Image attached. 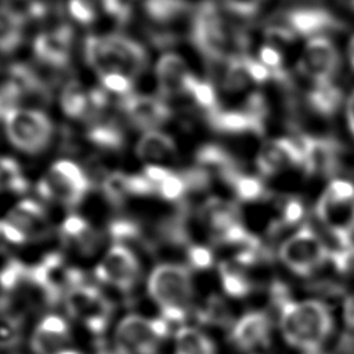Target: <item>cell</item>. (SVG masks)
<instances>
[{"instance_id":"obj_1","label":"cell","mask_w":354,"mask_h":354,"mask_svg":"<svg viewBox=\"0 0 354 354\" xmlns=\"http://www.w3.org/2000/svg\"><path fill=\"white\" fill-rule=\"evenodd\" d=\"M83 50L87 65L98 77L119 73L136 82L148 65L144 46L122 33L91 35L84 40Z\"/></svg>"},{"instance_id":"obj_2","label":"cell","mask_w":354,"mask_h":354,"mask_svg":"<svg viewBox=\"0 0 354 354\" xmlns=\"http://www.w3.org/2000/svg\"><path fill=\"white\" fill-rule=\"evenodd\" d=\"M332 329V311L322 300H295L281 311V336L288 346L296 350L311 353L321 348L329 339Z\"/></svg>"},{"instance_id":"obj_3","label":"cell","mask_w":354,"mask_h":354,"mask_svg":"<svg viewBox=\"0 0 354 354\" xmlns=\"http://www.w3.org/2000/svg\"><path fill=\"white\" fill-rule=\"evenodd\" d=\"M191 36L196 48L209 59L231 61L248 47V36L234 28L216 1H203L195 11Z\"/></svg>"},{"instance_id":"obj_4","label":"cell","mask_w":354,"mask_h":354,"mask_svg":"<svg viewBox=\"0 0 354 354\" xmlns=\"http://www.w3.org/2000/svg\"><path fill=\"white\" fill-rule=\"evenodd\" d=\"M147 290L165 319L181 321L191 308L194 283L189 270L183 264H158L148 275Z\"/></svg>"},{"instance_id":"obj_5","label":"cell","mask_w":354,"mask_h":354,"mask_svg":"<svg viewBox=\"0 0 354 354\" xmlns=\"http://www.w3.org/2000/svg\"><path fill=\"white\" fill-rule=\"evenodd\" d=\"M4 136L10 145L26 155L46 151L55 134L53 119L33 106H15L3 118Z\"/></svg>"},{"instance_id":"obj_6","label":"cell","mask_w":354,"mask_h":354,"mask_svg":"<svg viewBox=\"0 0 354 354\" xmlns=\"http://www.w3.org/2000/svg\"><path fill=\"white\" fill-rule=\"evenodd\" d=\"M36 191L47 202L72 207L79 205L88 194L90 178L77 162L58 159L40 176Z\"/></svg>"},{"instance_id":"obj_7","label":"cell","mask_w":354,"mask_h":354,"mask_svg":"<svg viewBox=\"0 0 354 354\" xmlns=\"http://www.w3.org/2000/svg\"><path fill=\"white\" fill-rule=\"evenodd\" d=\"M315 213L322 225L340 242L354 235V183L333 178L321 194Z\"/></svg>"},{"instance_id":"obj_8","label":"cell","mask_w":354,"mask_h":354,"mask_svg":"<svg viewBox=\"0 0 354 354\" xmlns=\"http://www.w3.org/2000/svg\"><path fill=\"white\" fill-rule=\"evenodd\" d=\"M166 332L163 319L127 314L115 326L113 348L116 354H156Z\"/></svg>"},{"instance_id":"obj_9","label":"cell","mask_w":354,"mask_h":354,"mask_svg":"<svg viewBox=\"0 0 354 354\" xmlns=\"http://www.w3.org/2000/svg\"><path fill=\"white\" fill-rule=\"evenodd\" d=\"M64 306L72 319L94 333L108 326L113 310L111 300L100 288L82 281L65 292Z\"/></svg>"},{"instance_id":"obj_10","label":"cell","mask_w":354,"mask_h":354,"mask_svg":"<svg viewBox=\"0 0 354 354\" xmlns=\"http://www.w3.org/2000/svg\"><path fill=\"white\" fill-rule=\"evenodd\" d=\"M281 263L296 275H310L329 259V248L324 239L308 227L290 234L279 246Z\"/></svg>"},{"instance_id":"obj_11","label":"cell","mask_w":354,"mask_h":354,"mask_svg":"<svg viewBox=\"0 0 354 354\" xmlns=\"http://www.w3.org/2000/svg\"><path fill=\"white\" fill-rule=\"evenodd\" d=\"M50 231V218L35 199L17 202L0 220V235L14 245H26L44 238Z\"/></svg>"},{"instance_id":"obj_12","label":"cell","mask_w":354,"mask_h":354,"mask_svg":"<svg viewBox=\"0 0 354 354\" xmlns=\"http://www.w3.org/2000/svg\"><path fill=\"white\" fill-rule=\"evenodd\" d=\"M97 278L120 292L131 290L140 281L141 264L134 252L123 243L109 246L95 267Z\"/></svg>"},{"instance_id":"obj_13","label":"cell","mask_w":354,"mask_h":354,"mask_svg":"<svg viewBox=\"0 0 354 354\" xmlns=\"http://www.w3.org/2000/svg\"><path fill=\"white\" fill-rule=\"evenodd\" d=\"M340 66V53L326 36L308 39L297 62L300 73L313 83L333 82Z\"/></svg>"},{"instance_id":"obj_14","label":"cell","mask_w":354,"mask_h":354,"mask_svg":"<svg viewBox=\"0 0 354 354\" xmlns=\"http://www.w3.org/2000/svg\"><path fill=\"white\" fill-rule=\"evenodd\" d=\"M155 79L160 97L169 100L189 97L199 77L195 76L188 62L180 54L167 51L156 61Z\"/></svg>"},{"instance_id":"obj_15","label":"cell","mask_w":354,"mask_h":354,"mask_svg":"<svg viewBox=\"0 0 354 354\" xmlns=\"http://www.w3.org/2000/svg\"><path fill=\"white\" fill-rule=\"evenodd\" d=\"M30 348L35 354H80L73 346L68 321L57 314H48L36 324Z\"/></svg>"},{"instance_id":"obj_16","label":"cell","mask_w":354,"mask_h":354,"mask_svg":"<svg viewBox=\"0 0 354 354\" xmlns=\"http://www.w3.org/2000/svg\"><path fill=\"white\" fill-rule=\"evenodd\" d=\"M122 109L129 122L142 133L162 129L171 116L167 101L152 94H130L123 98Z\"/></svg>"},{"instance_id":"obj_17","label":"cell","mask_w":354,"mask_h":354,"mask_svg":"<svg viewBox=\"0 0 354 354\" xmlns=\"http://www.w3.org/2000/svg\"><path fill=\"white\" fill-rule=\"evenodd\" d=\"M256 166L263 177H271L292 167L301 169L303 156L295 137H279L264 142L256 156Z\"/></svg>"},{"instance_id":"obj_18","label":"cell","mask_w":354,"mask_h":354,"mask_svg":"<svg viewBox=\"0 0 354 354\" xmlns=\"http://www.w3.org/2000/svg\"><path fill=\"white\" fill-rule=\"evenodd\" d=\"M106 104V93L98 88H90L80 82L68 83L59 95L62 112L75 120L95 118Z\"/></svg>"},{"instance_id":"obj_19","label":"cell","mask_w":354,"mask_h":354,"mask_svg":"<svg viewBox=\"0 0 354 354\" xmlns=\"http://www.w3.org/2000/svg\"><path fill=\"white\" fill-rule=\"evenodd\" d=\"M282 22L292 30V33L303 37L325 36L326 32L343 29L342 21L332 15L328 10L317 7H297L289 10Z\"/></svg>"},{"instance_id":"obj_20","label":"cell","mask_w":354,"mask_h":354,"mask_svg":"<svg viewBox=\"0 0 354 354\" xmlns=\"http://www.w3.org/2000/svg\"><path fill=\"white\" fill-rule=\"evenodd\" d=\"M72 30L66 25L40 32L33 40L35 57L51 68L65 66L72 55Z\"/></svg>"},{"instance_id":"obj_21","label":"cell","mask_w":354,"mask_h":354,"mask_svg":"<svg viewBox=\"0 0 354 354\" xmlns=\"http://www.w3.org/2000/svg\"><path fill=\"white\" fill-rule=\"evenodd\" d=\"M134 151L144 166L170 167L178 156L177 142L162 129L144 131L137 140Z\"/></svg>"},{"instance_id":"obj_22","label":"cell","mask_w":354,"mask_h":354,"mask_svg":"<svg viewBox=\"0 0 354 354\" xmlns=\"http://www.w3.org/2000/svg\"><path fill=\"white\" fill-rule=\"evenodd\" d=\"M209 122L217 131L225 134H257L261 136L266 129V120L246 109L245 106L239 109H223L209 115Z\"/></svg>"},{"instance_id":"obj_23","label":"cell","mask_w":354,"mask_h":354,"mask_svg":"<svg viewBox=\"0 0 354 354\" xmlns=\"http://www.w3.org/2000/svg\"><path fill=\"white\" fill-rule=\"evenodd\" d=\"M268 336V319L261 313L243 315L232 329L235 344L243 350H252L266 343Z\"/></svg>"},{"instance_id":"obj_24","label":"cell","mask_w":354,"mask_h":354,"mask_svg":"<svg viewBox=\"0 0 354 354\" xmlns=\"http://www.w3.org/2000/svg\"><path fill=\"white\" fill-rule=\"evenodd\" d=\"M344 101V94L333 82L313 83L306 94V102L310 109L321 116H332Z\"/></svg>"},{"instance_id":"obj_25","label":"cell","mask_w":354,"mask_h":354,"mask_svg":"<svg viewBox=\"0 0 354 354\" xmlns=\"http://www.w3.org/2000/svg\"><path fill=\"white\" fill-rule=\"evenodd\" d=\"M174 354H217L212 337L192 325H183L174 335Z\"/></svg>"},{"instance_id":"obj_26","label":"cell","mask_w":354,"mask_h":354,"mask_svg":"<svg viewBox=\"0 0 354 354\" xmlns=\"http://www.w3.org/2000/svg\"><path fill=\"white\" fill-rule=\"evenodd\" d=\"M25 25L21 12L0 7V53H11L19 47L25 36Z\"/></svg>"},{"instance_id":"obj_27","label":"cell","mask_w":354,"mask_h":354,"mask_svg":"<svg viewBox=\"0 0 354 354\" xmlns=\"http://www.w3.org/2000/svg\"><path fill=\"white\" fill-rule=\"evenodd\" d=\"M224 181L232 188L235 196L245 202H256L261 199H267L270 192L263 183V180L257 176L245 174L239 170L228 174Z\"/></svg>"},{"instance_id":"obj_28","label":"cell","mask_w":354,"mask_h":354,"mask_svg":"<svg viewBox=\"0 0 354 354\" xmlns=\"http://www.w3.org/2000/svg\"><path fill=\"white\" fill-rule=\"evenodd\" d=\"M87 140L102 149H118L124 142V134L112 120H93L87 129Z\"/></svg>"},{"instance_id":"obj_29","label":"cell","mask_w":354,"mask_h":354,"mask_svg":"<svg viewBox=\"0 0 354 354\" xmlns=\"http://www.w3.org/2000/svg\"><path fill=\"white\" fill-rule=\"evenodd\" d=\"M256 58L270 71L272 80L286 87L290 86L292 77L285 66V59L281 50L278 48V44H272V43L263 44L259 48Z\"/></svg>"},{"instance_id":"obj_30","label":"cell","mask_w":354,"mask_h":354,"mask_svg":"<svg viewBox=\"0 0 354 354\" xmlns=\"http://www.w3.org/2000/svg\"><path fill=\"white\" fill-rule=\"evenodd\" d=\"M28 188V180L21 165L11 156L0 155V194L22 192Z\"/></svg>"},{"instance_id":"obj_31","label":"cell","mask_w":354,"mask_h":354,"mask_svg":"<svg viewBox=\"0 0 354 354\" xmlns=\"http://www.w3.org/2000/svg\"><path fill=\"white\" fill-rule=\"evenodd\" d=\"M187 8L184 0H144V11L153 22H170Z\"/></svg>"},{"instance_id":"obj_32","label":"cell","mask_w":354,"mask_h":354,"mask_svg":"<svg viewBox=\"0 0 354 354\" xmlns=\"http://www.w3.org/2000/svg\"><path fill=\"white\" fill-rule=\"evenodd\" d=\"M62 234L68 239L77 243L80 248H90L95 238L90 224L79 216H69L65 218L62 224Z\"/></svg>"},{"instance_id":"obj_33","label":"cell","mask_w":354,"mask_h":354,"mask_svg":"<svg viewBox=\"0 0 354 354\" xmlns=\"http://www.w3.org/2000/svg\"><path fill=\"white\" fill-rule=\"evenodd\" d=\"M66 8L72 19L82 25L94 24L102 15L97 0H68Z\"/></svg>"},{"instance_id":"obj_34","label":"cell","mask_w":354,"mask_h":354,"mask_svg":"<svg viewBox=\"0 0 354 354\" xmlns=\"http://www.w3.org/2000/svg\"><path fill=\"white\" fill-rule=\"evenodd\" d=\"M268 0H223L224 7L242 18H249L256 15Z\"/></svg>"},{"instance_id":"obj_35","label":"cell","mask_w":354,"mask_h":354,"mask_svg":"<svg viewBox=\"0 0 354 354\" xmlns=\"http://www.w3.org/2000/svg\"><path fill=\"white\" fill-rule=\"evenodd\" d=\"M279 210H281V223L290 224L301 220L304 214L303 202L299 198L286 196L279 201Z\"/></svg>"},{"instance_id":"obj_36","label":"cell","mask_w":354,"mask_h":354,"mask_svg":"<svg viewBox=\"0 0 354 354\" xmlns=\"http://www.w3.org/2000/svg\"><path fill=\"white\" fill-rule=\"evenodd\" d=\"M15 274L10 271L0 272V311H6L11 301V292L14 289Z\"/></svg>"},{"instance_id":"obj_37","label":"cell","mask_w":354,"mask_h":354,"mask_svg":"<svg viewBox=\"0 0 354 354\" xmlns=\"http://www.w3.org/2000/svg\"><path fill=\"white\" fill-rule=\"evenodd\" d=\"M346 119H347V126L354 136V91L350 94V97L346 101Z\"/></svg>"},{"instance_id":"obj_38","label":"cell","mask_w":354,"mask_h":354,"mask_svg":"<svg viewBox=\"0 0 354 354\" xmlns=\"http://www.w3.org/2000/svg\"><path fill=\"white\" fill-rule=\"evenodd\" d=\"M347 57H348V62L351 65V68L354 69V36H351L348 46H347Z\"/></svg>"},{"instance_id":"obj_39","label":"cell","mask_w":354,"mask_h":354,"mask_svg":"<svg viewBox=\"0 0 354 354\" xmlns=\"http://www.w3.org/2000/svg\"><path fill=\"white\" fill-rule=\"evenodd\" d=\"M347 317H348V322L351 325H354V299H351L347 304Z\"/></svg>"},{"instance_id":"obj_40","label":"cell","mask_w":354,"mask_h":354,"mask_svg":"<svg viewBox=\"0 0 354 354\" xmlns=\"http://www.w3.org/2000/svg\"><path fill=\"white\" fill-rule=\"evenodd\" d=\"M342 6H344V7H347V8H350V10H353L354 11V0H337Z\"/></svg>"}]
</instances>
